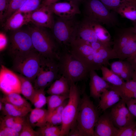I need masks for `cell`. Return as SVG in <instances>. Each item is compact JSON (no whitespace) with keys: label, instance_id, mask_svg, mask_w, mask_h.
<instances>
[{"label":"cell","instance_id":"obj_27","mask_svg":"<svg viewBox=\"0 0 136 136\" xmlns=\"http://www.w3.org/2000/svg\"><path fill=\"white\" fill-rule=\"evenodd\" d=\"M122 17L136 23V6L131 4L122 5L113 10Z\"/></svg>","mask_w":136,"mask_h":136},{"label":"cell","instance_id":"obj_10","mask_svg":"<svg viewBox=\"0 0 136 136\" xmlns=\"http://www.w3.org/2000/svg\"><path fill=\"white\" fill-rule=\"evenodd\" d=\"M61 76L57 61L42 56L40 67L34 82V87L35 89L45 90Z\"/></svg>","mask_w":136,"mask_h":136},{"label":"cell","instance_id":"obj_19","mask_svg":"<svg viewBox=\"0 0 136 136\" xmlns=\"http://www.w3.org/2000/svg\"><path fill=\"white\" fill-rule=\"evenodd\" d=\"M31 13L16 12L7 19L4 25L6 30H17L30 22Z\"/></svg>","mask_w":136,"mask_h":136},{"label":"cell","instance_id":"obj_46","mask_svg":"<svg viewBox=\"0 0 136 136\" xmlns=\"http://www.w3.org/2000/svg\"><path fill=\"white\" fill-rule=\"evenodd\" d=\"M126 60L130 62L134 70L136 69V55Z\"/></svg>","mask_w":136,"mask_h":136},{"label":"cell","instance_id":"obj_12","mask_svg":"<svg viewBox=\"0 0 136 136\" xmlns=\"http://www.w3.org/2000/svg\"><path fill=\"white\" fill-rule=\"evenodd\" d=\"M0 88L5 95L13 93L21 94L20 82L17 74L3 65L0 68Z\"/></svg>","mask_w":136,"mask_h":136},{"label":"cell","instance_id":"obj_26","mask_svg":"<svg viewBox=\"0 0 136 136\" xmlns=\"http://www.w3.org/2000/svg\"><path fill=\"white\" fill-rule=\"evenodd\" d=\"M2 102L3 107L2 111L5 115H9L15 117H24L30 113L32 109L31 108L21 107L6 102Z\"/></svg>","mask_w":136,"mask_h":136},{"label":"cell","instance_id":"obj_47","mask_svg":"<svg viewBox=\"0 0 136 136\" xmlns=\"http://www.w3.org/2000/svg\"><path fill=\"white\" fill-rule=\"evenodd\" d=\"M59 0H42L41 5L47 6L51 4L58 2Z\"/></svg>","mask_w":136,"mask_h":136},{"label":"cell","instance_id":"obj_35","mask_svg":"<svg viewBox=\"0 0 136 136\" xmlns=\"http://www.w3.org/2000/svg\"><path fill=\"white\" fill-rule=\"evenodd\" d=\"M42 1L26 0L22 7L16 12H24L31 13L39 8L41 4Z\"/></svg>","mask_w":136,"mask_h":136},{"label":"cell","instance_id":"obj_34","mask_svg":"<svg viewBox=\"0 0 136 136\" xmlns=\"http://www.w3.org/2000/svg\"><path fill=\"white\" fill-rule=\"evenodd\" d=\"M109 10L113 11L124 4H131L136 6V0H99Z\"/></svg>","mask_w":136,"mask_h":136},{"label":"cell","instance_id":"obj_30","mask_svg":"<svg viewBox=\"0 0 136 136\" xmlns=\"http://www.w3.org/2000/svg\"><path fill=\"white\" fill-rule=\"evenodd\" d=\"M21 83V94L26 98L30 101L35 89L31 82L28 78L20 74H17Z\"/></svg>","mask_w":136,"mask_h":136},{"label":"cell","instance_id":"obj_18","mask_svg":"<svg viewBox=\"0 0 136 136\" xmlns=\"http://www.w3.org/2000/svg\"><path fill=\"white\" fill-rule=\"evenodd\" d=\"M110 66L111 70L124 80L126 81L132 79L134 70L128 60L114 61L110 63Z\"/></svg>","mask_w":136,"mask_h":136},{"label":"cell","instance_id":"obj_17","mask_svg":"<svg viewBox=\"0 0 136 136\" xmlns=\"http://www.w3.org/2000/svg\"><path fill=\"white\" fill-rule=\"evenodd\" d=\"M89 78L90 96L94 99H98L104 91L109 89L110 84L100 77L95 70L90 71Z\"/></svg>","mask_w":136,"mask_h":136},{"label":"cell","instance_id":"obj_1","mask_svg":"<svg viewBox=\"0 0 136 136\" xmlns=\"http://www.w3.org/2000/svg\"><path fill=\"white\" fill-rule=\"evenodd\" d=\"M84 89L78 114L68 136H94V127L99 113Z\"/></svg>","mask_w":136,"mask_h":136},{"label":"cell","instance_id":"obj_16","mask_svg":"<svg viewBox=\"0 0 136 136\" xmlns=\"http://www.w3.org/2000/svg\"><path fill=\"white\" fill-rule=\"evenodd\" d=\"M47 6L53 14L58 17H69L81 13L79 6L71 1L57 2Z\"/></svg>","mask_w":136,"mask_h":136},{"label":"cell","instance_id":"obj_50","mask_svg":"<svg viewBox=\"0 0 136 136\" xmlns=\"http://www.w3.org/2000/svg\"><path fill=\"white\" fill-rule=\"evenodd\" d=\"M133 26L132 27L134 31L136 33V23H133Z\"/></svg>","mask_w":136,"mask_h":136},{"label":"cell","instance_id":"obj_20","mask_svg":"<svg viewBox=\"0 0 136 136\" xmlns=\"http://www.w3.org/2000/svg\"><path fill=\"white\" fill-rule=\"evenodd\" d=\"M76 38L90 43H100L98 40L89 20L85 17L82 21H80Z\"/></svg>","mask_w":136,"mask_h":136},{"label":"cell","instance_id":"obj_48","mask_svg":"<svg viewBox=\"0 0 136 136\" xmlns=\"http://www.w3.org/2000/svg\"><path fill=\"white\" fill-rule=\"evenodd\" d=\"M68 1H72L77 5L78 6H79V5L81 3H84V2L86 0H67Z\"/></svg>","mask_w":136,"mask_h":136},{"label":"cell","instance_id":"obj_41","mask_svg":"<svg viewBox=\"0 0 136 136\" xmlns=\"http://www.w3.org/2000/svg\"><path fill=\"white\" fill-rule=\"evenodd\" d=\"M122 99L125 102L130 112L135 117L136 120V99L128 98Z\"/></svg>","mask_w":136,"mask_h":136},{"label":"cell","instance_id":"obj_38","mask_svg":"<svg viewBox=\"0 0 136 136\" xmlns=\"http://www.w3.org/2000/svg\"><path fill=\"white\" fill-rule=\"evenodd\" d=\"M37 131L33 129L32 126L26 121L25 123L19 134V136H39Z\"/></svg>","mask_w":136,"mask_h":136},{"label":"cell","instance_id":"obj_6","mask_svg":"<svg viewBox=\"0 0 136 136\" xmlns=\"http://www.w3.org/2000/svg\"><path fill=\"white\" fill-rule=\"evenodd\" d=\"M80 21L75 16L58 17L52 28L53 38L61 48H68L76 39Z\"/></svg>","mask_w":136,"mask_h":136},{"label":"cell","instance_id":"obj_32","mask_svg":"<svg viewBox=\"0 0 136 136\" xmlns=\"http://www.w3.org/2000/svg\"><path fill=\"white\" fill-rule=\"evenodd\" d=\"M61 125L55 126L47 122L37 131L40 136H60Z\"/></svg>","mask_w":136,"mask_h":136},{"label":"cell","instance_id":"obj_2","mask_svg":"<svg viewBox=\"0 0 136 136\" xmlns=\"http://www.w3.org/2000/svg\"><path fill=\"white\" fill-rule=\"evenodd\" d=\"M57 64L59 74L66 79L70 85L89 78L90 71L68 48L61 49Z\"/></svg>","mask_w":136,"mask_h":136},{"label":"cell","instance_id":"obj_14","mask_svg":"<svg viewBox=\"0 0 136 136\" xmlns=\"http://www.w3.org/2000/svg\"><path fill=\"white\" fill-rule=\"evenodd\" d=\"M53 14L48 6L41 5L31 13L30 22L36 25L52 29L55 22Z\"/></svg>","mask_w":136,"mask_h":136},{"label":"cell","instance_id":"obj_24","mask_svg":"<svg viewBox=\"0 0 136 136\" xmlns=\"http://www.w3.org/2000/svg\"><path fill=\"white\" fill-rule=\"evenodd\" d=\"M110 88L117 91L122 99L128 98L136 99V82L132 79L125 81L119 86L111 85Z\"/></svg>","mask_w":136,"mask_h":136},{"label":"cell","instance_id":"obj_40","mask_svg":"<svg viewBox=\"0 0 136 136\" xmlns=\"http://www.w3.org/2000/svg\"><path fill=\"white\" fill-rule=\"evenodd\" d=\"M19 134L12 128L7 127L0 123V136H18Z\"/></svg>","mask_w":136,"mask_h":136},{"label":"cell","instance_id":"obj_15","mask_svg":"<svg viewBox=\"0 0 136 136\" xmlns=\"http://www.w3.org/2000/svg\"><path fill=\"white\" fill-rule=\"evenodd\" d=\"M118 129L114 125L110 113L99 116L95 126L94 136H116Z\"/></svg>","mask_w":136,"mask_h":136},{"label":"cell","instance_id":"obj_36","mask_svg":"<svg viewBox=\"0 0 136 136\" xmlns=\"http://www.w3.org/2000/svg\"><path fill=\"white\" fill-rule=\"evenodd\" d=\"M26 0H10L4 19L8 18L23 6Z\"/></svg>","mask_w":136,"mask_h":136},{"label":"cell","instance_id":"obj_7","mask_svg":"<svg viewBox=\"0 0 136 136\" xmlns=\"http://www.w3.org/2000/svg\"><path fill=\"white\" fill-rule=\"evenodd\" d=\"M113 46V49L119 60L130 57L136 51V33L132 27L117 29Z\"/></svg>","mask_w":136,"mask_h":136},{"label":"cell","instance_id":"obj_39","mask_svg":"<svg viewBox=\"0 0 136 136\" xmlns=\"http://www.w3.org/2000/svg\"><path fill=\"white\" fill-rule=\"evenodd\" d=\"M47 123L55 126L61 125L62 123V115L54 111L49 113Z\"/></svg>","mask_w":136,"mask_h":136},{"label":"cell","instance_id":"obj_3","mask_svg":"<svg viewBox=\"0 0 136 136\" xmlns=\"http://www.w3.org/2000/svg\"><path fill=\"white\" fill-rule=\"evenodd\" d=\"M68 48L73 55L89 70H100L104 62L103 54L100 50H96L90 43L77 38Z\"/></svg>","mask_w":136,"mask_h":136},{"label":"cell","instance_id":"obj_33","mask_svg":"<svg viewBox=\"0 0 136 136\" xmlns=\"http://www.w3.org/2000/svg\"><path fill=\"white\" fill-rule=\"evenodd\" d=\"M44 89H35L30 101L35 108H42L47 104V97Z\"/></svg>","mask_w":136,"mask_h":136},{"label":"cell","instance_id":"obj_53","mask_svg":"<svg viewBox=\"0 0 136 136\" xmlns=\"http://www.w3.org/2000/svg\"><path fill=\"white\" fill-rule=\"evenodd\" d=\"M133 136H136V129L134 133Z\"/></svg>","mask_w":136,"mask_h":136},{"label":"cell","instance_id":"obj_22","mask_svg":"<svg viewBox=\"0 0 136 136\" xmlns=\"http://www.w3.org/2000/svg\"><path fill=\"white\" fill-rule=\"evenodd\" d=\"M27 120L32 127H41L47 122L49 114L47 110L42 108L32 109Z\"/></svg>","mask_w":136,"mask_h":136},{"label":"cell","instance_id":"obj_28","mask_svg":"<svg viewBox=\"0 0 136 136\" xmlns=\"http://www.w3.org/2000/svg\"><path fill=\"white\" fill-rule=\"evenodd\" d=\"M0 101L21 107L31 108L30 104L22 97L20 94L13 93L5 95L1 98Z\"/></svg>","mask_w":136,"mask_h":136},{"label":"cell","instance_id":"obj_43","mask_svg":"<svg viewBox=\"0 0 136 136\" xmlns=\"http://www.w3.org/2000/svg\"><path fill=\"white\" fill-rule=\"evenodd\" d=\"M10 0H0V19L1 21L4 19Z\"/></svg>","mask_w":136,"mask_h":136},{"label":"cell","instance_id":"obj_23","mask_svg":"<svg viewBox=\"0 0 136 136\" xmlns=\"http://www.w3.org/2000/svg\"><path fill=\"white\" fill-rule=\"evenodd\" d=\"M70 87L67 80L61 76L51 84L46 92L50 95H69Z\"/></svg>","mask_w":136,"mask_h":136},{"label":"cell","instance_id":"obj_11","mask_svg":"<svg viewBox=\"0 0 136 136\" xmlns=\"http://www.w3.org/2000/svg\"><path fill=\"white\" fill-rule=\"evenodd\" d=\"M34 49L29 31L17 30L11 36L9 50L14 57Z\"/></svg>","mask_w":136,"mask_h":136},{"label":"cell","instance_id":"obj_37","mask_svg":"<svg viewBox=\"0 0 136 136\" xmlns=\"http://www.w3.org/2000/svg\"><path fill=\"white\" fill-rule=\"evenodd\" d=\"M136 129V120L131 124L118 129L116 136H133Z\"/></svg>","mask_w":136,"mask_h":136},{"label":"cell","instance_id":"obj_9","mask_svg":"<svg viewBox=\"0 0 136 136\" xmlns=\"http://www.w3.org/2000/svg\"><path fill=\"white\" fill-rule=\"evenodd\" d=\"M13 69L34 83L39 71L42 56L35 49L14 57Z\"/></svg>","mask_w":136,"mask_h":136},{"label":"cell","instance_id":"obj_29","mask_svg":"<svg viewBox=\"0 0 136 136\" xmlns=\"http://www.w3.org/2000/svg\"><path fill=\"white\" fill-rule=\"evenodd\" d=\"M100 70L101 71L103 78L113 86H119L122 85L125 82L107 66H102Z\"/></svg>","mask_w":136,"mask_h":136},{"label":"cell","instance_id":"obj_44","mask_svg":"<svg viewBox=\"0 0 136 136\" xmlns=\"http://www.w3.org/2000/svg\"><path fill=\"white\" fill-rule=\"evenodd\" d=\"M26 121V119L25 118V116L18 117L12 128L19 133Z\"/></svg>","mask_w":136,"mask_h":136},{"label":"cell","instance_id":"obj_25","mask_svg":"<svg viewBox=\"0 0 136 136\" xmlns=\"http://www.w3.org/2000/svg\"><path fill=\"white\" fill-rule=\"evenodd\" d=\"M87 19L99 42L106 46L111 47L113 45V41L111 40V36L108 31L101 24Z\"/></svg>","mask_w":136,"mask_h":136},{"label":"cell","instance_id":"obj_45","mask_svg":"<svg viewBox=\"0 0 136 136\" xmlns=\"http://www.w3.org/2000/svg\"><path fill=\"white\" fill-rule=\"evenodd\" d=\"M8 44V39L6 34L3 32L0 33V50L1 51L6 47Z\"/></svg>","mask_w":136,"mask_h":136},{"label":"cell","instance_id":"obj_21","mask_svg":"<svg viewBox=\"0 0 136 136\" xmlns=\"http://www.w3.org/2000/svg\"><path fill=\"white\" fill-rule=\"evenodd\" d=\"M100 98L99 107L103 111L111 107L121 99L119 93L117 91L110 88L104 91L101 94Z\"/></svg>","mask_w":136,"mask_h":136},{"label":"cell","instance_id":"obj_49","mask_svg":"<svg viewBox=\"0 0 136 136\" xmlns=\"http://www.w3.org/2000/svg\"><path fill=\"white\" fill-rule=\"evenodd\" d=\"M3 107V104L1 101H0V110L2 111Z\"/></svg>","mask_w":136,"mask_h":136},{"label":"cell","instance_id":"obj_13","mask_svg":"<svg viewBox=\"0 0 136 136\" xmlns=\"http://www.w3.org/2000/svg\"><path fill=\"white\" fill-rule=\"evenodd\" d=\"M126 105L124 101L121 99L111 107L110 114L114 125L118 129L131 124L136 119Z\"/></svg>","mask_w":136,"mask_h":136},{"label":"cell","instance_id":"obj_42","mask_svg":"<svg viewBox=\"0 0 136 136\" xmlns=\"http://www.w3.org/2000/svg\"><path fill=\"white\" fill-rule=\"evenodd\" d=\"M19 117H15L9 115H6L1 119L0 123L9 127L12 128V126Z\"/></svg>","mask_w":136,"mask_h":136},{"label":"cell","instance_id":"obj_51","mask_svg":"<svg viewBox=\"0 0 136 136\" xmlns=\"http://www.w3.org/2000/svg\"><path fill=\"white\" fill-rule=\"evenodd\" d=\"M135 55H136V51L130 57H132L134 56ZM130 57H129V58H130Z\"/></svg>","mask_w":136,"mask_h":136},{"label":"cell","instance_id":"obj_8","mask_svg":"<svg viewBox=\"0 0 136 136\" xmlns=\"http://www.w3.org/2000/svg\"><path fill=\"white\" fill-rule=\"evenodd\" d=\"M81 91L76 83L70 85L67 103L62 113L60 136H68L76 120L80 105Z\"/></svg>","mask_w":136,"mask_h":136},{"label":"cell","instance_id":"obj_31","mask_svg":"<svg viewBox=\"0 0 136 136\" xmlns=\"http://www.w3.org/2000/svg\"><path fill=\"white\" fill-rule=\"evenodd\" d=\"M69 95H51L47 97V104L49 114L54 111L68 99Z\"/></svg>","mask_w":136,"mask_h":136},{"label":"cell","instance_id":"obj_52","mask_svg":"<svg viewBox=\"0 0 136 136\" xmlns=\"http://www.w3.org/2000/svg\"><path fill=\"white\" fill-rule=\"evenodd\" d=\"M134 71L133 76H136V69L134 70Z\"/></svg>","mask_w":136,"mask_h":136},{"label":"cell","instance_id":"obj_5","mask_svg":"<svg viewBox=\"0 0 136 136\" xmlns=\"http://www.w3.org/2000/svg\"><path fill=\"white\" fill-rule=\"evenodd\" d=\"M83 3L84 17L108 27L119 25L117 14L109 9L99 0H86Z\"/></svg>","mask_w":136,"mask_h":136},{"label":"cell","instance_id":"obj_4","mask_svg":"<svg viewBox=\"0 0 136 136\" xmlns=\"http://www.w3.org/2000/svg\"><path fill=\"white\" fill-rule=\"evenodd\" d=\"M45 28L36 25L29 28L34 48L43 57L57 61L61 48Z\"/></svg>","mask_w":136,"mask_h":136}]
</instances>
